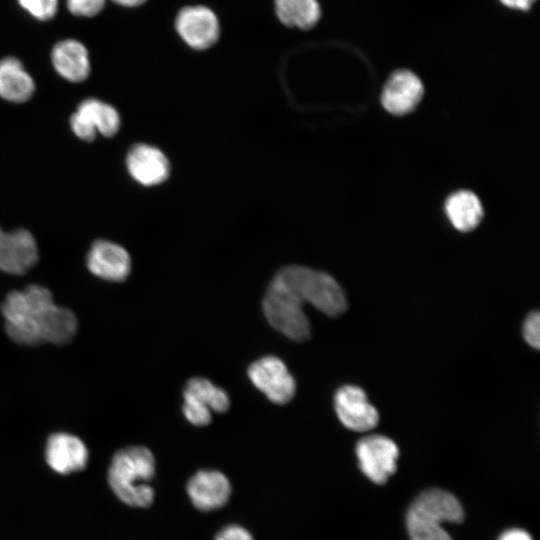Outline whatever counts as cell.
<instances>
[{"instance_id":"cell-1","label":"cell","mask_w":540,"mask_h":540,"mask_svg":"<svg viewBox=\"0 0 540 540\" xmlns=\"http://www.w3.org/2000/svg\"><path fill=\"white\" fill-rule=\"evenodd\" d=\"M0 309L6 334L20 345H66L77 333L74 312L56 305L51 291L41 285L9 292Z\"/></svg>"},{"instance_id":"cell-2","label":"cell","mask_w":540,"mask_h":540,"mask_svg":"<svg viewBox=\"0 0 540 540\" xmlns=\"http://www.w3.org/2000/svg\"><path fill=\"white\" fill-rule=\"evenodd\" d=\"M155 459L143 446L118 450L111 461L108 481L115 495L132 507H148L154 500L150 482L155 474Z\"/></svg>"},{"instance_id":"cell-3","label":"cell","mask_w":540,"mask_h":540,"mask_svg":"<svg viewBox=\"0 0 540 540\" xmlns=\"http://www.w3.org/2000/svg\"><path fill=\"white\" fill-rule=\"evenodd\" d=\"M277 275L303 303H310L328 316H339L347 309L344 291L327 273L302 266H289L281 269Z\"/></svg>"},{"instance_id":"cell-4","label":"cell","mask_w":540,"mask_h":540,"mask_svg":"<svg viewBox=\"0 0 540 540\" xmlns=\"http://www.w3.org/2000/svg\"><path fill=\"white\" fill-rule=\"evenodd\" d=\"M303 302L279 276L271 281L263 300V311L269 323L295 341L310 337V323L303 311Z\"/></svg>"},{"instance_id":"cell-5","label":"cell","mask_w":540,"mask_h":540,"mask_svg":"<svg viewBox=\"0 0 540 540\" xmlns=\"http://www.w3.org/2000/svg\"><path fill=\"white\" fill-rule=\"evenodd\" d=\"M183 413L196 426L211 422V412L224 413L229 409L228 394L205 378L195 377L187 381L183 391Z\"/></svg>"},{"instance_id":"cell-6","label":"cell","mask_w":540,"mask_h":540,"mask_svg":"<svg viewBox=\"0 0 540 540\" xmlns=\"http://www.w3.org/2000/svg\"><path fill=\"white\" fill-rule=\"evenodd\" d=\"M356 455L361 471L376 484H384L397 469L399 449L383 435H369L357 442Z\"/></svg>"},{"instance_id":"cell-7","label":"cell","mask_w":540,"mask_h":540,"mask_svg":"<svg viewBox=\"0 0 540 540\" xmlns=\"http://www.w3.org/2000/svg\"><path fill=\"white\" fill-rule=\"evenodd\" d=\"M248 376L253 385L273 403L286 404L295 395L293 376L285 363L275 356H266L252 363Z\"/></svg>"},{"instance_id":"cell-8","label":"cell","mask_w":540,"mask_h":540,"mask_svg":"<svg viewBox=\"0 0 540 540\" xmlns=\"http://www.w3.org/2000/svg\"><path fill=\"white\" fill-rule=\"evenodd\" d=\"M334 407L341 423L350 430L368 431L379 422L377 409L368 401L364 390L358 386L340 387L334 397Z\"/></svg>"},{"instance_id":"cell-9","label":"cell","mask_w":540,"mask_h":540,"mask_svg":"<svg viewBox=\"0 0 540 540\" xmlns=\"http://www.w3.org/2000/svg\"><path fill=\"white\" fill-rule=\"evenodd\" d=\"M38 247L34 236L26 229L11 232L0 229V270L22 275L38 261Z\"/></svg>"},{"instance_id":"cell-10","label":"cell","mask_w":540,"mask_h":540,"mask_svg":"<svg viewBox=\"0 0 540 540\" xmlns=\"http://www.w3.org/2000/svg\"><path fill=\"white\" fill-rule=\"evenodd\" d=\"M88 270L96 277L123 282L131 272V258L124 247L114 242L98 239L94 241L86 257Z\"/></svg>"},{"instance_id":"cell-11","label":"cell","mask_w":540,"mask_h":540,"mask_svg":"<svg viewBox=\"0 0 540 540\" xmlns=\"http://www.w3.org/2000/svg\"><path fill=\"white\" fill-rule=\"evenodd\" d=\"M176 29L190 47L198 50L210 47L219 36L216 15L203 6L182 9L176 18Z\"/></svg>"},{"instance_id":"cell-12","label":"cell","mask_w":540,"mask_h":540,"mask_svg":"<svg viewBox=\"0 0 540 540\" xmlns=\"http://www.w3.org/2000/svg\"><path fill=\"white\" fill-rule=\"evenodd\" d=\"M423 92V84L417 75L409 70H398L385 83L381 102L389 113L404 115L414 110Z\"/></svg>"},{"instance_id":"cell-13","label":"cell","mask_w":540,"mask_h":540,"mask_svg":"<svg viewBox=\"0 0 540 540\" xmlns=\"http://www.w3.org/2000/svg\"><path fill=\"white\" fill-rule=\"evenodd\" d=\"M45 458L48 465L57 473L70 474L85 468L88 450L77 436L59 432L49 436Z\"/></svg>"},{"instance_id":"cell-14","label":"cell","mask_w":540,"mask_h":540,"mask_svg":"<svg viewBox=\"0 0 540 540\" xmlns=\"http://www.w3.org/2000/svg\"><path fill=\"white\" fill-rule=\"evenodd\" d=\"M187 493L196 508L211 511L227 503L231 486L223 473L216 470H201L188 481Z\"/></svg>"},{"instance_id":"cell-15","label":"cell","mask_w":540,"mask_h":540,"mask_svg":"<svg viewBox=\"0 0 540 540\" xmlns=\"http://www.w3.org/2000/svg\"><path fill=\"white\" fill-rule=\"evenodd\" d=\"M126 166L132 178L143 186H154L164 182L170 172L164 153L148 144H137L126 158Z\"/></svg>"},{"instance_id":"cell-16","label":"cell","mask_w":540,"mask_h":540,"mask_svg":"<svg viewBox=\"0 0 540 540\" xmlns=\"http://www.w3.org/2000/svg\"><path fill=\"white\" fill-rule=\"evenodd\" d=\"M51 58L57 73L70 82H82L90 74L88 50L75 39L58 42L53 47Z\"/></svg>"},{"instance_id":"cell-17","label":"cell","mask_w":540,"mask_h":540,"mask_svg":"<svg viewBox=\"0 0 540 540\" xmlns=\"http://www.w3.org/2000/svg\"><path fill=\"white\" fill-rule=\"evenodd\" d=\"M35 92V83L22 63L13 57L0 60V97L12 103L28 101Z\"/></svg>"},{"instance_id":"cell-18","label":"cell","mask_w":540,"mask_h":540,"mask_svg":"<svg viewBox=\"0 0 540 540\" xmlns=\"http://www.w3.org/2000/svg\"><path fill=\"white\" fill-rule=\"evenodd\" d=\"M410 509L435 517L440 522L461 523L464 518L462 506L457 498L449 492L436 488L422 492Z\"/></svg>"},{"instance_id":"cell-19","label":"cell","mask_w":540,"mask_h":540,"mask_svg":"<svg viewBox=\"0 0 540 540\" xmlns=\"http://www.w3.org/2000/svg\"><path fill=\"white\" fill-rule=\"evenodd\" d=\"M445 211L451 224L462 232L475 229L483 217L479 198L468 190L451 194L445 202Z\"/></svg>"},{"instance_id":"cell-20","label":"cell","mask_w":540,"mask_h":540,"mask_svg":"<svg viewBox=\"0 0 540 540\" xmlns=\"http://www.w3.org/2000/svg\"><path fill=\"white\" fill-rule=\"evenodd\" d=\"M75 113L105 137H112L119 130L120 117L117 110L101 100L85 99L78 105Z\"/></svg>"},{"instance_id":"cell-21","label":"cell","mask_w":540,"mask_h":540,"mask_svg":"<svg viewBox=\"0 0 540 540\" xmlns=\"http://www.w3.org/2000/svg\"><path fill=\"white\" fill-rule=\"evenodd\" d=\"M275 7L282 23L301 29L313 27L321 13L317 0H276Z\"/></svg>"},{"instance_id":"cell-22","label":"cell","mask_w":540,"mask_h":540,"mask_svg":"<svg viewBox=\"0 0 540 540\" xmlns=\"http://www.w3.org/2000/svg\"><path fill=\"white\" fill-rule=\"evenodd\" d=\"M438 519L411 509L406 516L407 530L411 540H452Z\"/></svg>"},{"instance_id":"cell-23","label":"cell","mask_w":540,"mask_h":540,"mask_svg":"<svg viewBox=\"0 0 540 540\" xmlns=\"http://www.w3.org/2000/svg\"><path fill=\"white\" fill-rule=\"evenodd\" d=\"M19 5L34 18L46 21L57 11V0H18Z\"/></svg>"},{"instance_id":"cell-24","label":"cell","mask_w":540,"mask_h":540,"mask_svg":"<svg viewBox=\"0 0 540 540\" xmlns=\"http://www.w3.org/2000/svg\"><path fill=\"white\" fill-rule=\"evenodd\" d=\"M105 0H67V7L76 16L93 17L103 8Z\"/></svg>"},{"instance_id":"cell-25","label":"cell","mask_w":540,"mask_h":540,"mask_svg":"<svg viewBox=\"0 0 540 540\" xmlns=\"http://www.w3.org/2000/svg\"><path fill=\"white\" fill-rule=\"evenodd\" d=\"M523 337L533 348L540 346V315L538 311L531 312L523 324Z\"/></svg>"},{"instance_id":"cell-26","label":"cell","mask_w":540,"mask_h":540,"mask_svg":"<svg viewBox=\"0 0 540 540\" xmlns=\"http://www.w3.org/2000/svg\"><path fill=\"white\" fill-rule=\"evenodd\" d=\"M70 126L73 133L84 141H93L97 132L87 125L76 113L70 118Z\"/></svg>"},{"instance_id":"cell-27","label":"cell","mask_w":540,"mask_h":540,"mask_svg":"<svg viewBox=\"0 0 540 540\" xmlns=\"http://www.w3.org/2000/svg\"><path fill=\"white\" fill-rule=\"evenodd\" d=\"M215 540H253V537L244 527L233 524L223 528Z\"/></svg>"},{"instance_id":"cell-28","label":"cell","mask_w":540,"mask_h":540,"mask_svg":"<svg viewBox=\"0 0 540 540\" xmlns=\"http://www.w3.org/2000/svg\"><path fill=\"white\" fill-rule=\"evenodd\" d=\"M498 540H533L531 535L522 529L513 528L502 533Z\"/></svg>"},{"instance_id":"cell-29","label":"cell","mask_w":540,"mask_h":540,"mask_svg":"<svg viewBox=\"0 0 540 540\" xmlns=\"http://www.w3.org/2000/svg\"><path fill=\"white\" fill-rule=\"evenodd\" d=\"M502 4L507 7L518 9V10H527L529 9L536 0H499Z\"/></svg>"},{"instance_id":"cell-30","label":"cell","mask_w":540,"mask_h":540,"mask_svg":"<svg viewBox=\"0 0 540 540\" xmlns=\"http://www.w3.org/2000/svg\"><path fill=\"white\" fill-rule=\"evenodd\" d=\"M113 2L126 6V7H134L143 4L146 0H112Z\"/></svg>"}]
</instances>
